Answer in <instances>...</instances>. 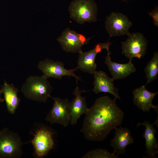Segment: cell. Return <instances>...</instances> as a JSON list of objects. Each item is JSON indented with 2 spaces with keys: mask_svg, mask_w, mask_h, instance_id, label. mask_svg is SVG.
I'll return each instance as SVG.
<instances>
[{
  "mask_svg": "<svg viewBox=\"0 0 158 158\" xmlns=\"http://www.w3.org/2000/svg\"><path fill=\"white\" fill-rule=\"evenodd\" d=\"M50 97L52 99L54 103L46 116V120L51 124L57 123L65 127L68 126L70 123L68 99L51 96Z\"/></svg>",
  "mask_w": 158,
  "mask_h": 158,
  "instance_id": "9",
  "label": "cell"
},
{
  "mask_svg": "<svg viewBox=\"0 0 158 158\" xmlns=\"http://www.w3.org/2000/svg\"><path fill=\"white\" fill-rule=\"evenodd\" d=\"M48 78L43 75L30 76L22 85L21 91L29 99L45 102L50 97L53 89Z\"/></svg>",
  "mask_w": 158,
  "mask_h": 158,
  "instance_id": "2",
  "label": "cell"
},
{
  "mask_svg": "<svg viewBox=\"0 0 158 158\" xmlns=\"http://www.w3.org/2000/svg\"><path fill=\"white\" fill-rule=\"evenodd\" d=\"M68 10L70 18L80 24L97 20V6L93 0H74Z\"/></svg>",
  "mask_w": 158,
  "mask_h": 158,
  "instance_id": "3",
  "label": "cell"
},
{
  "mask_svg": "<svg viewBox=\"0 0 158 158\" xmlns=\"http://www.w3.org/2000/svg\"><path fill=\"white\" fill-rule=\"evenodd\" d=\"M116 100L107 96H102L97 98L89 108L80 130L86 139L103 141L112 129L121 125L124 113Z\"/></svg>",
  "mask_w": 158,
  "mask_h": 158,
  "instance_id": "1",
  "label": "cell"
},
{
  "mask_svg": "<svg viewBox=\"0 0 158 158\" xmlns=\"http://www.w3.org/2000/svg\"><path fill=\"white\" fill-rule=\"evenodd\" d=\"M147 79L146 86L157 78L158 74V52L154 53L152 58L148 62L144 69Z\"/></svg>",
  "mask_w": 158,
  "mask_h": 158,
  "instance_id": "19",
  "label": "cell"
},
{
  "mask_svg": "<svg viewBox=\"0 0 158 158\" xmlns=\"http://www.w3.org/2000/svg\"><path fill=\"white\" fill-rule=\"evenodd\" d=\"M105 30L111 37L128 36L133 23L127 16L121 13L111 12L106 18L104 22Z\"/></svg>",
  "mask_w": 158,
  "mask_h": 158,
  "instance_id": "7",
  "label": "cell"
},
{
  "mask_svg": "<svg viewBox=\"0 0 158 158\" xmlns=\"http://www.w3.org/2000/svg\"><path fill=\"white\" fill-rule=\"evenodd\" d=\"M93 37L86 38L83 35L67 28L63 31L57 40L63 50L66 52L80 54L83 52L82 49L83 46L89 44Z\"/></svg>",
  "mask_w": 158,
  "mask_h": 158,
  "instance_id": "6",
  "label": "cell"
},
{
  "mask_svg": "<svg viewBox=\"0 0 158 158\" xmlns=\"http://www.w3.org/2000/svg\"><path fill=\"white\" fill-rule=\"evenodd\" d=\"M149 16L152 17L154 25L158 27V7H156L151 12H149Z\"/></svg>",
  "mask_w": 158,
  "mask_h": 158,
  "instance_id": "21",
  "label": "cell"
},
{
  "mask_svg": "<svg viewBox=\"0 0 158 158\" xmlns=\"http://www.w3.org/2000/svg\"><path fill=\"white\" fill-rule=\"evenodd\" d=\"M1 90L4 95L8 111L10 113L14 114L20 102V99L18 96V89L12 84L5 82Z\"/></svg>",
  "mask_w": 158,
  "mask_h": 158,
  "instance_id": "18",
  "label": "cell"
},
{
  "mask_svg": "<svg viewBox=\"0 0 158 158\" xmlns=\"http://www.w3.org/2000/svg\"><path fill=\"white\" fill-rule=\"evenodd\" d=\"M121 0V1H123L127 2V1H129V0Z\"/></svg>",
  "mask_w": 158,
  "mask_h": 158,
  "instance_id": "23",
  "label": "cell"
},
{
  "mask_svg": "<svg viewBox=\"0 0 158 158\" xmlns=\"http://www.w3.org/2000/svg\"><path fill=\"white\" fill-rule=\"evenodd\" d=\"M85 92L79 89L77 86L72 92L75 97L69 102V104L70 123L72 125H76L81 116L86 114L88 110L85 98L81 96V94Z\"/></svg>",
  "mask_w": 158,
  "mask_h": 158,
  "instance_id": "12",
  "label": "cell"
},
{
  "mask_svg": "<svg viewBox=\"0 0 158 158\" xmlns=\"http://www.w3.org/2000/svg\"><path fill=\"white\" fill-rule=\"evenodd\" d=\"M82 158H118V155L111 153L106 149L97 148L90 150L84 155Z\"/></svg>",
  "mask_w": 158,
  "mask_h": 158,
  "instance_id": "20",
  "label": "cell"
},
{
  "mask_svg": "<svg viewBox=\"0 0 158 158\" xmlns=\"http://www.w3.org/2000/svg\"><path fill=\"white\" fill-rule=\"evenodd\" d=\"M53 136L51 131L45 127L40 128L36 132L31 142L37 157L42 158L46 156L54 147Z\"/></svg>",
  "mask_w": 158,
  "mask_h": 158,
  "instance_id": "11",
  "label": "cell"
},
{
  "mask_svg": "<svg viewBox=\"0 0 158 158\" xmlns=\"http://www.w3.org/2000/svg\"><path fill=\"white\" fill-rule=\"evenodd\" d=\"M107 54L105 58V64L114 80L125 78L131 74L136 71V68L132 60L126 63L121 64L114 62L111 60V52L109 49L107 50Z\"/></svg>",
  "mask_w": 158,
  "mask_h": 158,
  "instance_id": "15",
  "label": "cell"
},
{
  "mask_svg": "<svg viewBox=\"0 0 158 158\" xmlns=\"http://www.w3.org/2000/svg\"><path fill=\"white\" fill-rule=\"evenodd\" d=\"M94 75V87L92 90L96 94L107 92L113 95L115 99H120L118 89L114 86V79L109 77L106 73L102 71H96Z\"/></svg>",
  "mask_w": 158,
  "mask_h": 158,
  "instance_id": "13",
  "label": "cell"
},
{
  "mask_svg": "<svg viewBox=\"0 0 158 158\" xmlns=\"http://www.w3.org/2000/svg\"><path fill=\"white\" fill-rule=\"evenodd\" d=\"M155 124V122L152 124L147 121H145L143 123L139 122L137 123V127L141 125L145 127L142 136L145 140L146 153L147 154V157L149 158H156L155 155L158 152V141L155 137L157 131L154 127Z\"/></svg>",
  "mask_w": 158,
  "mask_h": 158,
  "instance_id": "17",
  "label": "cell"
},
{
  "mask_svg": "<svg viewBox=\"0 0 158 158\" xmlns=\"http://www.w3.org/2000/svg\"><path fill=\"white\" fill-rule=\"evenodd\" d=\"M124 42H121L122 54L129 60L136 58L140 59L146 54L148 41L140 32L130 33Z\"/></svg>",
  "mask_w": 158,
  "mask_h": 158,
  "instance_id": "5",
  "label": "cell"
},
{
  "mask_svg": "<svg viewBox=\"0 0 158 158\" xmlns=\"http://www.w3.org/2000/svg\"><path fill=\"white\" fill-rule=\"evenodd\" d=\"M24 143L17 133L5 128L0 130V158H18Z\"/></svg>",
  "mask_w": 158,
  "mask_h": 158,
  "instance_id": "4",
  "label": "cell"
},
{
  "mask_svg": "<svg viewBox=\"0 0 158 158\" xmlns=\"http://www.w3.org/2000/svg\"><path fill=\"white\" fill-rule=\"evenodd\" d=\"M132 93L133 103L138 109L146 112L153 108L158 113V105H154L152 104V100L158 92H150L143 85L134 89Z\"/></svg>",
  "mask_w": 158,
  "mask_h": 158,
  "instance_id": "14",
  "label": "cell"
},
{
  "mask_svg": "<svg viewBox=\"0 0 158 158\" xmlns=\"http://www.w3.org/2000/svg\"><path fill=\"white\" fill-rule=\"evenodd\" d=\"M64 66V63L61 61H54L48 59L40 61L37 65L38 69L48 78H52L61 80L63 76H67L74 77L77 83L78 80H81L80 76H77L74 73L78 69L77 67L67 69Z\"/></svg>",
  "mask_w": 158,
  "mask_h": 158,
  "instance_id": "8",
  "label": "cell"
},
{
  "mask_svg": "<svg viewBox=\"0 0 158 158\" xmlns=\"http://www.w3.org/2000/svg\"><path fill=\"white\" fill-rule=\"evenodd\" d=\"M1 93H2L1 92V90H0V102H2L4 101V99H3L1 97Z\"/></svg>",
  "mask_w": 158,
  "mask_h": 158,
  "instance_id": "22",
  "label": "cell"
},
{
  "mask_svg": "<svg viewBox=\"0 0 158 158\" xmlns=\"http://www.w3.org/2000/svg\"><path fill=\"white\" fill-rule=\"evenodd\" d=\"M115 129L114 137L110 142V146L113 148L114 152L118 155L125 154L127 146L134 142L131 132L128 128L122 127Z\"/></svg>",
  "mask_w": 158,
  "mask_h": 158,
  "instance_id": "16",
  "label": "cell"
},
{
  "mask_svg": "<svg viewBox=\"0 0 158 158\" xmlns=\"http://www.w3.org/2000/svg\"><path fill=\"white\" fill-rule=\"evenodd\" d=\"M109 40L106 43L97 44L92 49L79 54L77 60V68L83 72L93 75L97 71L95 62L97 55L103 49H109L112 43L109 42Z\"/></svg>",
  "mask_w": 158,
  "mask_h": 158,
  "instance_id": "10",
  "label": "cell"
}]
</instances>
